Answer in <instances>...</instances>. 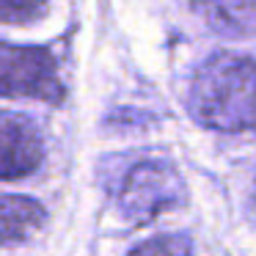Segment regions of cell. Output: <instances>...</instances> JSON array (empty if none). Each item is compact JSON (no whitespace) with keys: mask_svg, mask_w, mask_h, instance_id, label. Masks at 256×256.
<instances>
[{"mask_svg":"<svg viewBox=\"0 0 256 256\" xmlns=\"http://www.w3.org/2000/svg\"><path fill=\"white\" fill-rule=\"evenodd\" d=\"M188 110L206 130H256V61L234 52L210 56L190 80Z\"/></svg>","mask_w":256,"mask_h":256,"instance_id":"obj_1","label":"cell"},{"mask_svg":"<svg viewBox=\"0 0 256 256\" xmlns=\"http://www.w3.org/2000/svg\"><path fill=\"white\" fill-rule=\"evenodd\" d=\"M116 196L122 215L130 223L140 226V223H149L152 218L162 215L166 210L184 204L188 188H184V179L176 171V166L166 160H144L130 166Z\"/></svg>","mask_w":256,"mask_h":256,"instance_id":"obj_2","label":"cell"},{"mask_svg":"<svg viewBox=\"0 0 256 256\" xmlns=\"http://www.w3.org/2000/svg\"><path fill=\"white\" fill-rule=\"evenodd\" d=\"M0 96L58 105L64 100V86L52 52L44 47H17L0 42Z\"/></svg>","mask_w":256,"mask_h":256,"instance_id":"obj_3","label":"cell"},{"mask_svg":"<svg viewBox=\"0 0 256 256\" xmlns=\"http://www.w3.org/2000/svg\"><path fill=\"white\" fill-rule=\"evenodd\" d=\"M44 160V138L28 116L0 110V179L34 174Z\"/></svg>","mask_w":256,"mask_h":256,"instance_id":"obj_4","label":"cell"},{"mask_svg":"<svg viewBox=\"0 0 256 256\" xmlns=\"http://www.w3.org/2000/svg\"><path fill=\"white\" fill-rule=\"evenodd\" d=\"M198 14L215 34L256 36V0H193Z\"/></svg>","mask_w":256,"mask_h":256,"instance_id":"obj_5","label":"cell"},{"mask_svg":"<svg viewBox=\"0 0 256 256\" xmlns=\"http://www.w3.org/2000/svg\"><path fill=\"white\" fill-rule=\"evenodd\" d=\"M44 223V206L28 196H0V245L34 237Z\"/></svg>","mask_w":256,"mask_h":256,"instance_id":"obj_6","label":"cell"},{"mask_svg":"<svg viewBox=\"0 0 256 256\" xmlns=\"http://www.w3.org/2000/svg\"><path fill=\"white\" fill-rule=\"evenodd\" d=\"M47 0H0V22H25L42 14Z\"/></svg>","mask_w":256,"mask_h":256,"instance_id":"obj_7","label":"cell"},{"mask_svg":"<svg viewBox=\"0 0 256 256\" xmlns=\"http://www.w3.org/2000/svg\"><path fill=\"white\" fill-rule=\"evenodd\" d=\"M135 254H190L193 242L188 237H176V234H162V237L146 240V242L135 245Z\"/></svg>","mask_w":256,"mask_h":256,"instance_id":"obj_8","label":"cell"}]
</instances>
